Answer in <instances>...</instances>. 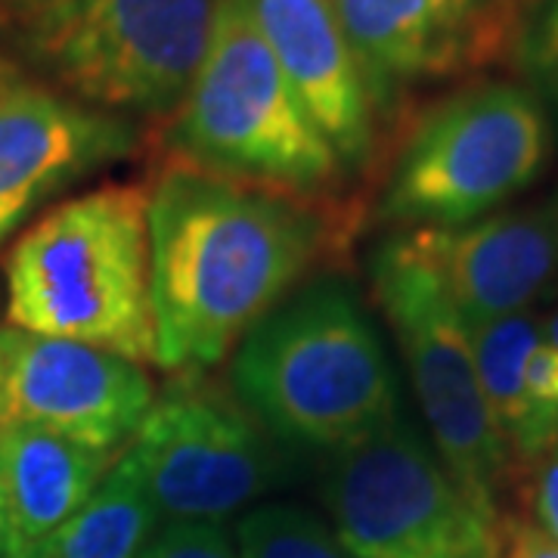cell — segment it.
Wrapping results in <instances>:
<instances>
[{"label": "cell", "mask_w": 558, "mask_h": 558, "mask_svg": "<svg viewBox=\"0 0 558 558\" xmlns=\"http://www.w3.org/2000/svg\"><path fill=\"white\" fill-rule=\"evenodd\" d=\"M156 366L202 373L332 245L317 202L168 161L146 193Z\"/></svg>", "instance_id": "1"}, {"label": "cell", "mask_w": 558, "mask_h": 558, "mask_svg": "<svg viewBox=\"0 0 558 558\" xmlns=\"http://www.w3.org/2000/svg\"><path fill=\"white\" fill-rule=\"evenodd\" d=\"M233 398L282 444L339 453L400 416L398 376L351 282L286 295L230 360Z\"/></svg>", "instance_id": "2"}, {"label": "cell", "mask_w": 558, "mask_h": 558, "mask_svg": "<svg viewBox=\"0 0 558 558\" xmlns=\"http://www.w3.org/2000/svg\"><path fill=\"white\" fill-rule=\"evenodd\" d=\"M7 319L156 363L146 193L109 183L32 223L7 258Z\"/></svg>", "instance_id": "3"}, {"label": "cell", "mask_w": 558, "mask_h": 558, "mask_svg": "<svg viewBox=\"0 0 558 558\" xmlns=\"http://www.w3.org/2000/svg\"><path fill=\"white\" fill-rule=\"evenodd\" d=\"M165 153L168 161L307 202L326 199L344 174L245 0H220L205 60L168 119Z\"/></svg>", "instance_id": "4"}, {"label": "cell", "mask_w": 558, "mask_h": 558, "mask_svg": "<svg viewBox=\"0 0 558 558\" xmlns=\"http://www.w3.org/2000/svg\"><path fill=\"white\" fill-rule=\"evenodd\" d=\"M549 156L553 124L537 94L509 81H475L407 124L379 218L403 230L487 218L527 190Z\"/></svg>", "instance_id": "5"}, {"label": "cell", "mask_w": 558, "mask_h": 558, "mask_svg": "<svg viewBox=\"0 0 558 558\" xmlns=\"http://www.w3.org/2000/svg\"><path fill=\"white\" fill-rule=\"evenodd\" d=\"M369 279L407 360L413 395L440 462L481 515L499 521V490L512 457L487 410L465 319L410 230L381 242L369 264Z\"/></svg>", "instance_id": "6"}, {"label": "cell", "mask_w": 558, "mask_h": 558, "mask_svg": "<svg viewBox=\"0 0 558 558\" xmlns=\"http://www.w3.org/2000/svg\"><path fill=\"white\" fill-rule=\"evenodd\" d=\"M220 0H57L35 28L40 62L97 112L171 116L199 72Z\"/></svg>", "instance_id": "7"}, {"label": "cell", "mask_w": 558, "mask_h": 558, "mask_svg": "<svg viewBox=\"0 0 558 558\" xmlns=\"http://www.w3.org/2000/svg\"><path fill=\"white\" fill-rule=\"evenodd\" d=\"M323 506L357 558H494L497 527L462 494L438 450L398 416L329 453Z\"/></svg>", "instance_id": "8"}, {"label": "cell", "mask_w": 558, "mask_h": 558, "mask_svg": "<svg viewBox=\"0 0 558 558\" xmlns=\"http://www.w3.org/2000/svg\"><path fill=\"white\" fill-rule=\"evenodd\" d=\"M264 435L240 400L205 385L199 373H180L156 395L124 453L161 519L223 524L279 478Z\"/></svg>", "instance_id": "9"}, {"label": "cell", "mask_w": 558, "mask_h": 558, "mask_svg": "<svg viewBox=\"0 0 558 558\" xmlns=\"http://www.w3.org/2000/svg\"><path fill=\"white\" fill-rule=\"evenodd\" d=\"M376 112L407 87L519 60L543 0H332Z\"/></svg>", "instance_id": "10"}, {"label": "cell", "mask_w": 558, "mask_h": 558, "mask_svg": "<svg viewBox=\"0 0 558 558\" xmlns=\"http://www.w3.org/2000/svg\"><path fill=\"white\" fill-rule=\"evenodd\" d=\"M156 400L143 363L94 344L0 326V428L38 425L121 453Z\"/></svg>", "instance_id": "11"}, {"label": "cell", "mask_w": 558, "mask_h": 558, "mask_svg": "<svg viewBox=\"0 0 558 558\" xmlns=\"http://www.w3.org/2000/svg\"><path fill=\"white\" fill-rule=\"evenodd\" d=\"M413 240L465 326L534 311L558 292L553 205L494 211L462 227H416Z\"/></svg>", "instance_id": "12"}, {"label": "cell", "mask_w": 558, "mask_h": 558, "mask_svg": "<svg viewBox=\"0 0 558 558\" xmlns=\"http://www.w3.org/2000/svg\"><path fill=\"white\" fill-rule=\"evenodd\" d=\"M131 140L106 112L0 65V245L38 202L87 168L124 156Z\"/></svg>", "instance_id": "13"}, {"label": "cell", "mask_w": 558, "mask_h": 558, "mask_svg": "<svg viewBox=\"0 0 558 558\" xmlns=\"http://www.w3.org/2000/svg\"><path fill=\"white\" fill-rule=\"evenodd\" d=\"M304 112L344 171L376 156V102L332 0H245Z\"/></svg>", "instance_id": "14"}, {"label": "cell", "mask_w": 558, "mask_h": 558, "mask_svg": "<svg viewBox=\"0 0 558 558\" xmlns=\"http://www.w3.org/2000/svg\"><path fill=\"white\" fill-rule=\"evenodd\" d=\"M121 453L38 425L0 428V521L7 553H35L40 539L97 490Z\"/></svg>", "instance_id": "15"}, {"label": "cell", "mask_w": 558, "mask_h": 558, "mask_svg": "<svg viewBox=\"0 0 558 558\" xmlns=\"http://www.w3.org/2000/svg\"><path fill=\"white\" fill-rule=\"evenodd\" d=\"M161 531V512L128 453L97 490L35 546L32 558H137Z\"/></svg>", "instance_id": "16"}, {"label": "cell", "mask_w": 558, "mask_h": 558, "mask_svg": "<svg viewBox=\"0 0 558 558\" xmlns=\"http://www.w3.org/2000/svg\"><path fill=\"white\" fill-rule=\"evenodd\" d=\"M469 332L484 400L499 438L506 440L512 459L537 462V428L527 398V360L543 341L539 317L534 311L512 314L490 319L484 326H472Z\"/></svg>", "instance_id": "17"}, {"label": "cell", "mask_w": 558, "mask_h": 558, "mask_svg": "<svg viewBox=\"0 0 558 558\" xmlns=\"http://www.w3.org/2000/svg\"><path fill=\"white\" fill-rule=\"evenodd\" d=\"M240 558H357L332 524L289 502L248 509L236 524Z\"/></svg>", "instance_id": "18"}, {"label": "cell", "mask_w": 558, "mask_h": 558, "mask_svg": "<svg viewBox=\"0 0 558 558\" xmlns=\"http://www.w3.org/2000/svg\"><path fill=\"white\" fill-rule=\"evenodd\" d=\"M137 558H240L218 521H168Z\"/></svg>", "instance_id": "19"}, {"label": "cell", "mask_w": 558, "mask_h": 558, "mask_svg": "<svg viewBox=\"0 0 558 558\" xmlns=\"http://www.w3.org/2000/svg\"><path fill=\"white\" fill-rule=\"evenodd\" d=\"M521 65L543 106L558 109V0H543L521 47Z\"/></svg>", "instance_id": "20"}, {"label": "cell", "mask_w": 558, "mask_h": 558, "mask_svg": "<svg viewBox=\"0 0 558 558\" xmlns=\"http://www.w3.org/2000/svg\"><path fill=\"white\" fill-rule=\"evenodd\" d=\"M531 509L534 524L558 543V444L534 462Z\"/></svg>", "instance_id": "21"}, {"label": "cell", "mask_w": 558, "mask_h": 558, "mask_svg": "<svg viewBox=\"0 0 558 558\" xmlns=\"http://www.w3.org/2000/svg\"><path fill=\"white\" fill-rule=\"evenodd\" d=\"M494 558H558V543L534 521L499 519Z\"/></svg>", "instance_id": "22"}, {"label": "cell", "mask_w": 558, "mask_h": 558, "mask_svg": "<svg viewBox=\"0 0 558 558\" xmlns=\"http://www.w3.org/2000/svg\"><path fill=\"white\" fill-rule=\"evenodd\" d=\"M539 326H543V341H546L553 351H558V304L546 314V317L539 319Z\"/></svg>", "instance_id": "23"}, {"label": "cell", "mask_w": 558, "mask_h": 558, "mask_svg": "<svg viewBox=\"0 0 558 558\" xmlns=\"http://www.w3.org/2000/svg\"><path fill=\"white\" fill-rule=\"evenodd\" d=\"M7 553V531H3V521H0V556Z\"/></svg>", "instance_id": "24"}, {"label": "cell", "mask_w": 558, "mask_h": 558, "mask_svg": "<svg viewBox=\"0 0 558 558\" xmlns=\"http://www.w3.org/2000/svg\"><path fill=\"white\" fill-rule=\"evenodd\" d=\"M28 3H35L38 10H44V7H50V3H57V0H28Z\"/></svg>", "instance_id": "25"}, {"label": "cell", "mask_w": 558, "mask_h": 558, "mask_svg": "<svg viewBox=\"0 0 558 558\" xmlns=\"http://www.w3.org/2000/svg\"><path fill=\"white\" fill-rule=\"evenodd\" d=\"M0 558H32V556H28V553H3Z\"/></svg>", "instance_id": "26"}, {"label": "cell", "mask_w": 558, "mask_h": 558, "mask_svg": "<svg viewBox=\"0 0 558 558\" xmlns=\"http://www.w3.org/2000/svg\"><path fill=\"white\" fill-rule=\"evenodd\" d=\"M553 208H556V220H558V199H556V202H553Z\"/></svg>", "instance_id": "27"}]
</instances>
